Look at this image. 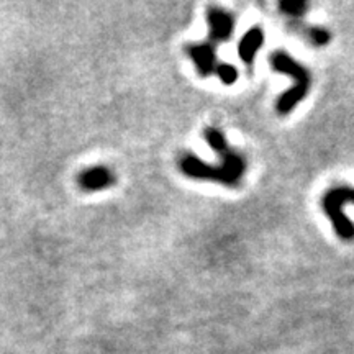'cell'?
Returning <instances> with one entry per match:
<instances>
[{"instance_id": "1", "label": "cell", "mask_w": 354, "mask_h": 354, "mask_svg": "<svg viewBox=\"0 0 354 354\" xmlns=\"http://www.w3.org/2000/svg\"><path fill=\"white\" fill-rule=\"evenodd\" d=\"M203 136L210 148L220 156V165H207L196 154L185 153L179 158V171L189 179L214 180V183L227 185V187H238L246 172L245 156L228 145L227 138L218 128L207 127L203 130Z\"/></svg>"}, {"instance_id": "2", "label": "cell", "mask_w": 354, "mask_h": 354, "mask_svg": "<svg viewBox=\"0 0 354 354\" xmlns=\"http://www.w3.org/2000/svg\"><path fill=\"white\" fill-rule=\"evenodd\" d=\"M271 66L277 73L286 74L294 79V87L287 88V91L277 99L276 110L281 115H289L292 110L297 107L299 102H302L307 97L310 86H312V74L305 68L304 64H300L299 61H295L289 53L279 50L274 51L271 55Z\"/></svg>"}, {"instance_id": "3", "label": "cell", "mask_w": 354, "mask_h": 354, "mask_svg": "<svg viewBox=\"0 0 354 354\" xmlns=\"http://www.w3.org/2000/svg\"><path fill=\"white\" fill-rule=\"evenodd\" d=\"M346 203H354V187H349V185H338V187L326 190L322 198L323 212L331 220L336 236L343 241H353L354 223L343 210Z\"/></svg>"}, {"instance_id": "4", "label": "cell", "mask_w": 354, "mask_h": 354, "mask_svg": "<svg viewBox=\"0 0 354 354\" xmlns=\"http://www.w3.org/2000/svg\"><path fill=\"white\" fill-rule=\"evenodd\" d=\"M117 176L110 169L109 166H91L86 167L81 174L77 176V185L84 192H102V190H107L113 187Z\"/></svg>"}, {"instance_id": "5", "label": "cell", "mask_w": 354, "mask_h": 354, "mask_svg": "<svg viewBox=\"0 0 354 354\" xmlns=\"http://www.w3.org/2000/svg\"><path fill=\"white\" fill-rule=\"evenodd\" d=\"M207 21H209V38L207 41L212 44H220L232 38L234 30V17L232 13L218 7H210L207 10Z\"/></svg>"}, {"instance_id": "6", "label": "cell", "mask_w": 354, "mask_h": 354, "mask_svg": "<svg viewBox=\"0 0 354 354\" xmlns=\"http://www.w3.org/2000/svg\"><path fill=\"white\" fill-rule=\"evenodd\" d=\"M185 53L192 59L194 66H196L198 76L209 77L210 74L215 73L216 69V46L210 41L203 43H192L185 46Z\"/></svg>"}, {"instance_id": "7", "label": "cell", "mask_w": 354, "mask_h": 354, "mask_svg": "<svg viewBox=\"0 0 354 354\" xmlns=\"http://www.w3.org/2000/svg\"><path fill=\"white\" fill-rule=\"evenodd\" d=\"M264 44V30L261 26H253L248 32L243 35V38L240 39V44H238V56L243 63L246 64L248 69H253L254 64V57L256 53L261 46Z\"/></svg>"}, {"instance_id": "8", "label": "cell", "mask_w": 354, "mask_h": 354, "mask_svg": "<svg viewBox=\"0 0 354 354\" xmlns=\"http://www.w3.org/2000/svg\"><path fill=\"white\" fill-rule=\"evenodd\" d=\"M290 28L300 37H305V39L313 46H326L331 39V33L323 26H310V25H300L299 21H292Z\"/></svg>"}, {"instance_id": "9", "label": "cell", "mask_w": 354, "mask_h": 354, "mask_svg": "<svg viewBox=\"0 0 354 354\" xmlns=\"http://www.w3.org/2000/svg\"><path fill=\"white\" fill-rule=\"evenodd\" d=\"M308 3L302 2V0H284V2L279 3V10L284 15L294 17V19H302L307 12Z\"/></svg>"}, {"instance_id": "10", "label": "cell", "mask_w": 354, "mask_h": 354, "mask_svg": "<svg viewBox=\"0 0 354 354\" xmlns=\"http://www.w3.org/2000/svg\"><path fill=\"white\" fill-rule=\"evenodd\" d=\"M215 74L225 86H233V84L238 81V69L230 63L216 64Z\"/></svg>"}]
</instances>
